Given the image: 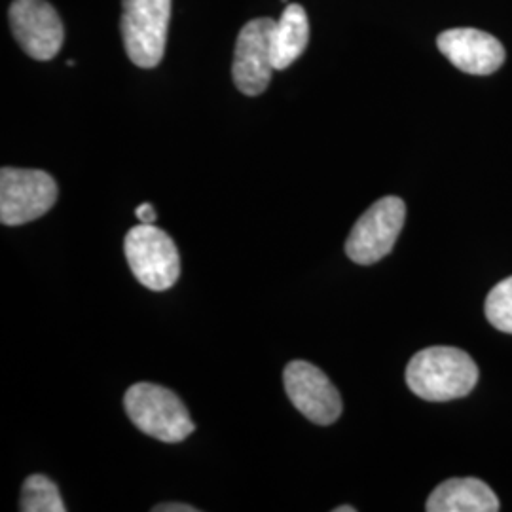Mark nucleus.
Returning <instances> with one entry per match:
<instances>
[{"label":"nucleus","instance_id":"nucleus-7","mask_svg":"<svg viewBox=\"0 0 512 512\" xmlns=\"http://www.w3.org/2000/svg\"><path fill=\"white\" fill-rule=\"evenodd\" d=\"M275 21L256 18L239 31L232 76L238 90L245 95H260L270 86L274 61H272V29Z\"/></svg>","mask_w":512,"mask_h":512},{"label":"nucleus","instance_id":"nucleus-12","mask_svg":"<svg viewBox=\"0 0 512 512\" xmlns=\"http://www.w3.org/2000/svg\"><path fill=\"white\" fill-rule=\"evenodd\" d=\"M310 42V21L300 4H289L272 29V61L275 71L291 67Z\"/></svg>","mask_w":512,"mask_h":512},{"label":"nucleus","instance_id":"nucleus-5","mask_svg":"<svg viewBox=\"0 0 512 512\" xmlns=\"http://www.w3.org/2000/svg\"><path fill=\"white\" fill-rule=\"evenodd\" d=\"M57 200L54 177L40 169L2 167L0 220L4 226H21L46 215Z\"/></svg>","mask_w":512,"mask_h":512},{"label":"nucleus","instance_id":"nucleus-13","mask_svg":"<svg viewBox=\"0 0 512 512\" xmlns=\"http://www.w3.org/2000/svg\"><path fill=\"white\" fill-rule=\"evenodd\" d=\"M19 511L65 512L67 507L50 478L44 475H31L23 482Z\"/></svg>","mask_w":512,"mask_h":512},{"label":"nucleus","instance_id":"nucleus-2","mask_svg":"<svg viewBox=\"0 0 512 512\" xmlns=\"http://www.w3.org/2000/svg\"><path fill=\"white\" fill-rule=\"evenodd\" d=\"M124 404L129 420L152 439L175 444L194 433L186 406L167 387L148 382L131 385Z\"/></svg>","mask_w":512,"mask_h":512},{"label":"nucleus","instance_id":"nucleus-9","mask_svg":"<svg viewBox=\"0 0 512 512\" xmlns=\"http://www.w3.org/2000/svg\"><path fill=\"white\" fill-rule=\"evenodd\" d=\"M285 391L300 414L317 425H330L342 414V397L327 374L306 361H293L283 374Z\"/></svg>","mask_w":512,"mask_h":512},{"label":"nucleus","instance_id":"nucleus-3","mask_svg":"<svg viewBox=\"0 0 512 512\" xmlns=\"http://www.w3.org/2000/svg\"><path fill=\"white\" fill-rule=\"evenodd\" d=\"M129 268L150 291L171 289L181 275V258L175 241L154 224L131 228L124 241Z\"/></svg>","mask_w":512,"mask_h":512},{"label":"nucleus","instance_id":"nucleus-16","mask_svg":"<svg viewBox=\"0 0 512 512\" xmlns=\"http://www.w3.org/2000/svg\"><path fill=\"white\" fill-rule=\"evenodd\" d=\"M154 512H196L198 509L190 507V505H184V503H164V505H158L152 509Z\"/></svg>","mask_w":512,"mask_h":512},{"label":"nucleus","instance_id":"nucleus-1","mask_svg":"<svg viewBox=\"0 0 512 512\" xmlns=\"http://www.w3.org/2000/svg\"><path fill=\"white\" fill-rule=\"evenodd\" d=\"M478 382V366L458 348L421 349L406 368V384L423 401L444 403L469 395Z\"/></svg>","mask_w":512,"mask_h":512},{"label":"nucleus","instance_id":"nucleus-6","mask_svg":"<svg viewBox=\"0 0 512 512\" xmlns=\"http://www.w3.org/2000/svg\"><path fill=\"white\" fill-rule=\"evenodd\" d=\"M406 205L397 196H387L374 203L361 219L355 222L346 253L357 264H374L389 255L395 241L403 232Z\"/></svg>","mask_w":512,"mask_h":512},{"label":"nucleus","instance_id":"nucleus-15","mask_svg":"<svg viewBox=\"0 0 512 512\" xmlns=\"http://www.w3.org/2000/svg\"><path fill=\"white\" fill-rule=\"evenodd\" d=\"M135 217L141 220L143 224H154L156 211H154V207H152L150 203H143V205H139V207L135 209Z\"/></svg>","mask_w":512,"mask_h":512},{"label":"nucleus","instance_id":"nucleus-8","mask_svg":"<svg viewBox=\"0 0 512 512\" xmlns=\"http://www.w3.org/2000/svg\"><path fill=\"white\" fill-rule=\"evenodd\" d=\"M10 25L21 50L37 61H50L59 54L65 38L63 23L46 0H14Z\"/></svg>","mask_w":512,"mask_h":512},{"label":"nucleus","instance_id":"nucleus-14","mask_svg":"<svg viewBox=\"0 0 512 512\" xmlns=\"http://www.w3.org/2000/svg\"><path fill=\"white\" fill-rule=\"evenodd\" d=\"M486 317L495 329L512 334V275L499 281L488 294Z\"/></svg>","mask_w":512,"mask_h":512},{"label":"nucleus","instance_id":"nucleus-17","mask_svg":"<svg viewBox=\"0 0 512 512\" xmlns=\"http://www.w3.org/2000/svg\"><path fill=\"white\" fill-rule=\"evenodd\" d=\"M357 509L355 507H338V509H334V512H355Z\"/></svg>","mask_w":512,"mask_h":512},{"label":"nucleus","instance_id":"nucleus-4","mask_svg":"<svg viewBox=\"0 0 512 512\" xmlns=\"http://www.w3.org/2000/svg\"><path fill=\"white\" fill-rule=\"evenodd\" d=\"M171 0H124L122 38L129 59L143 69H154L164 59Z\"/></svg>","mask_w":512,"mask_h":512},{"label":"nucleus","instance_id":"nucleus-10","mask_svg":"<svg viewBox=\"0 0 512 512\" xmlns=\"http://www.w3.org/2000/svg\"><path fill=\"white\" fill-rule=\"evenodd\" d=\"M437 44L440 52L463 73L478 76L492 74L505 61V50L501 42L492 35L471 27L448 29L440 35Z\"/></svg>","mask_w":512,"mask_h":512},{"label":"nucleus","instance_id":"nucleus-11","mask_svg":"<svg viewBox=\"0 0 512 512\" xmlns=\"http://www.w3.org/2000/svg\"><path fill=\"white\" fill-rule=\"evenodd\" d=\"M429 512H497L499 499L494 490L478 478H450L429 495Z\"/></svg>","mask_w":512,"mask_h":512}]
</instances>
